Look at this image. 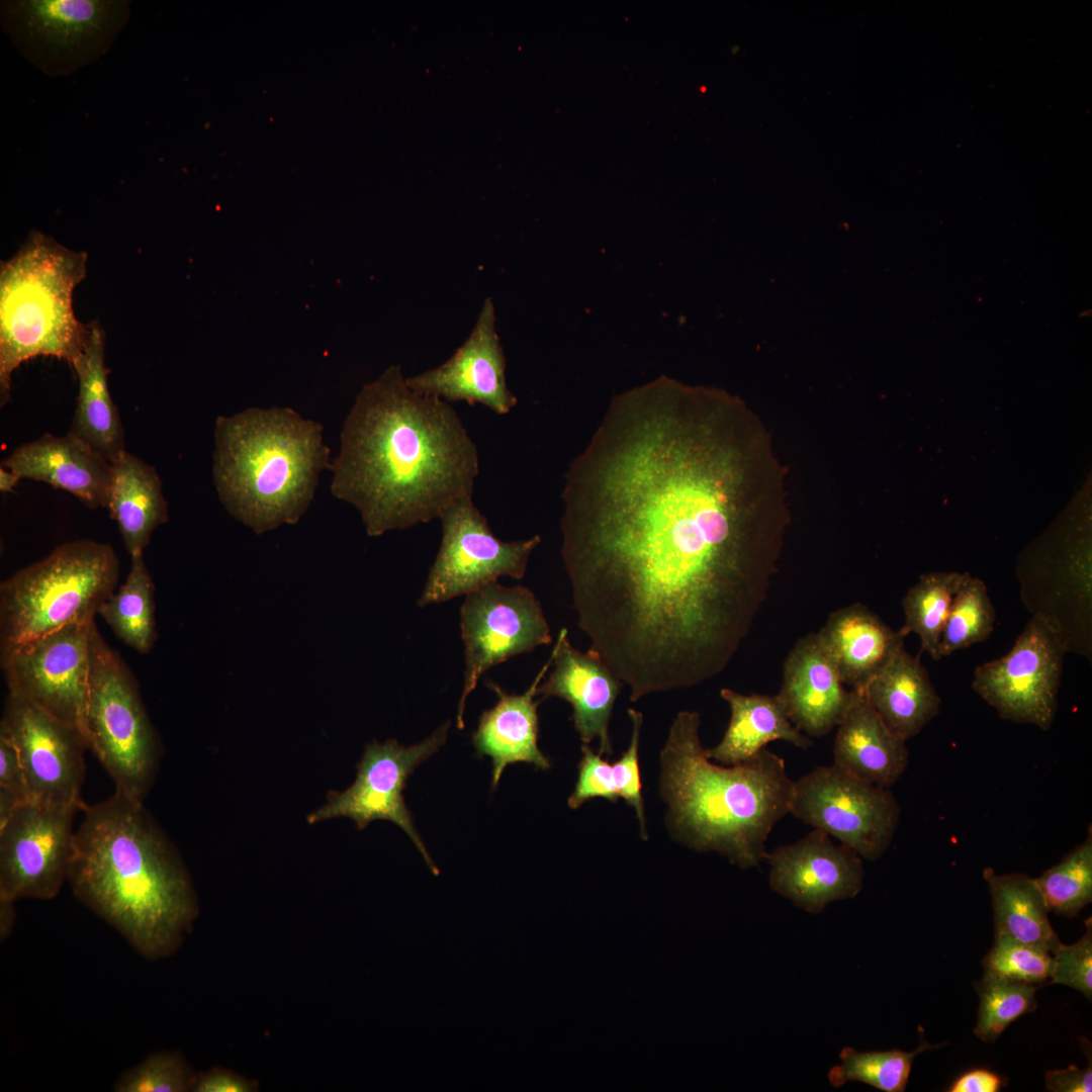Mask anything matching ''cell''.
<instances>
[{
  "label": "cell",
  "instance_id": "1",
  "mask_svg": "<svg viewBox=\"0 0 1092 1092\" xmlns=\"http://www.w3.org/2000/svg\"><path fill=\"white\" fill-rule=\"evenodd\" d=\"M759 422L662 376L613 398L562 491L579 629L636 702L721 673L750 632L789 523Z\"/></svg>",
  "mask_w": 1092,
  "mask_h": 1092
},
{
  "label": "cell",
  "instance_id": "2",
  "mask_svg": "<svg viewBox=\"0 0 1092 1092\" xmlns=\"http://www.w3.org/2000/svg\"><path fill=\"white\" fill-rule=\"evenodd\" d=\"M340 440L331 491L359 511L371 537L472 497L475 444L448 401L412 389L398 365L362 387Z\"/></svg>",
  "mask_w": 1092,
  "mask_h": 1092
},
{
  "label": "cell",
  "instance_id": "3",
  "mask_svg": "<svg viewBox=\"0 0 1092 1092\" xmlns=\"http://www.w3.org/2000/svg\"><path fill=\"white\" fill-rule=\"evenodd\" d=\"M69 871L76 898L148 961L174 954L199 908L190 875L144 802L86 805Z\"/></svg>",
  "mask_w": 1092,
  "mask_h": 1092
},
{
  "label": "cell",
  "instance_id": "4",
  "mask_svg": "<svg viewBox=\"0 0 1092 1092\" xmlns=\"http://www.w3.org/2000/svg\"><path fill=\"white\" fill-rule=\"evenodd\" d=\"M700 723L698 712H678L660 752L669 828L691 848L715 851L742 869L757 867L774 826L790 813L795 781L767 748L737 764L712 762Z\"/></svg>",
  "mask_w": 1092,
  "mask_h": 1092
},
{
  "label": "cell",
  "instance_id": "5",
  "mask_svg": "<svg viewBox=\"0 0 1092 1092\" xmlns=\"http://www.w3.org/2000/svg\"><path fill=\"white\" fill-rule=\"evenodd\" d=\"M323 430L289 407L217 417L212 475L229 514L256 534L297 523L332 467Z\"/></svg>",
  "mask_w": 1092,
  "mask_h": 1092
},
{
  "label": "cell",
  "instance_id": "6",
  "mask_svg": "<svg viewBox=\"0 0 1092 1092\" xmlns=\"http://www.w3.org/2000/svg\"><path fill=\"white\" fill-rule=\"evenodd\" d=\"M87 254L31 231L0 266V403L10 398L11 376L37 356L72 367L83 352L90 324L73 310L74 288L86 277Z\"/></svg>",
  "mask_w": 1092,
  "mask_h": 1092
},
{
  "label": "cell",
  "instance_id": "7",
  "mask_svg": "<svg viewBox=\"0 0 1092 1092\" xmlns=\"http://www.w3.org/2000/svg\"><path fill=\"white\" fill-rule=\"evenodd\" d=\"M118 578L119 560L110 544L75 540L59 545L1 582V651L70 624L93 622Z\"/></svg>",
  "mask_w": 1092,
  "mask_h": 1092
},
{
  "label": "cell",
  "instance_id": "8",
  "mask_svg": "<svg viewBox=\"0 0 1092 1092\" xmlns=\"http://www.w3.org/2000/svg\"><path fill=\"white\" fill-rule=\"evenodd\" d=\"M86 732L88 748L110 776L115 792L144 802L158 769L159 739L133 675L96 625Z\"/></svg>",
  "mask_w": 1092,
  "mask_h": 1092
},
{
  "label": "cell",
  "instance_id": "9",
  "mask_svg": "<svg viewBox=\"0 0 1092 1092\" xmlns=\"http://www.w3.org/2000/svg\"><path fill=\"white\" fill-rule=\"evenodd\" d=\"M124 0L2 1L0 19L18 52L48 76L70 75L106 54L128 21Z\"/></svg>",
  "mask_w": 1092,
  "mask_h": 1092
},
{
  "label": "cell",
  "instance_id": "10",
  "mask_svg": "<svg viewBox=\"0 0 1092 1092\" xmlns=\"http://www.w3.org/2000/svg\"><path fill=\"white\" fill-rule=\"evenodd\" d=\"M790 813L867 860L878 859L888 849L900 819L899 804L888 789L833 763L795 781Z\"/></svg>",
  "mask_w": 1092,
  "mask_h": 1092
},
{
  "label": "cell",
  "instance_id": "11",
  "mask_svg": "<svg viewBox=\"0 0 1092 1092\" xmlns=\"http://www.w3.org/2000/svg\"><path fill=\"white\" fill-rule=\"evenodd\" d=\"M94 626V621L70 624L1 651V666L9 694L30 702L76 729L86 743Z\"/></svg>",
  "mask_w": 1092,
  "mask_h": 1092
},
{
  "label": "cell",
  "instance_id": "12",
  "mask_svg": "<svg viewBox=\"0 0 1092 1092\" xmlns=\"http://www.w3.org/2000/svg\"><path fill=\"white\" fill-rule=\"evenodd\" d=\"M1067 648L1060 632L1034 615L1008 653L976 667L972 688L1001 718L1049 730Z\"/></svg>",
  "mask_w": 1092,
  "mask_h": 1092
},
{
  "label": "cell",
  "instance_id": "13",
  "mask_svg": "<svg viewBox=\"0 0 1092 1092\" xmlns=\"http://www.w3.org/2000/svg\"><path fill=\"white\" fill-rule=\"evenodd\" d=\"M439 519L441 545L418 600L419 607L466 596L500 576L523 578L529 557L541 542L538 535L512 542L499 540L472 497L455 502Z\"/></svg>",
  "mask_w": 1092,
  "mask_h": 1092
},
{
  "label": "cell",
  "instance_id": "14",
  "mask_svg": "<svg viewBox=\"0 0 1092 1092\" xmlns=\"http://www.w3.org/2000/svg\"><path fill=\"white\" fill-rule=\"evenodd\" d=\"M449 728L447 721L425 740L408 747L395 739L367 744L357 764L355 782L343 792L329 793L327 802L307 816V822L345 817L353 820L358 829H364L375 820L390 821L408 835L431 872L438 876L439 870L415 827L403 790L416 767L445 743Z\"/></svg>",
  "mask_w": 1092,
  "mask_h": 1092
},
{
  "label": "cell",
  "instance_id": "15",
  "mask_svg": "<svg viewBox=\"0 0 1092 1092\" xmlns=\"http://www.w3.org/2000/svg\"><path fill=\"white\" fill-rule=\"evenodd\" d=\"M465 670L456 725L464 728L465 703L489 668L552 641L539 600L526 586L497 581L468 595L460 609Z\"/></svg>",
  "mask_w": 1092,
  "mask_h": 1092
},
{
  "label": "cell",
  "instance_id": "16",
  "mask_svg": "<svg viewBox=\"0 0 1092 1092\" xmlns=\"http://www.w3.org/2000/svg\"><path fill=\"white\" fill-rule=\"evenodd\" d=\"M77 811L26 801L0 825V899L51 900L60 893L74 853Z\"/></svg>",
  "mask_w": 1092,
  "mask_h": 1092
},
{
  "label": "cell",
  "instance_id": "17",
  "mask_svg": "<svg viewBox=\"0 0 1092 1092\" xmlns=\"http://www.w3.org/2000/svg\"><path fill=\"white\" fill-rule=\"evenodd\" d=\"M0 730L18 751L29 801L84 809L83 754L88 746L79 731L11 694L6 699Z\"/></svg>",
  "mask_w": 1092,
  "mask_h": 1092
},
{
  "label": "cell",
  "instance_id": "18",
  "mask_svg": "<svg viewBox=\"0 0 1092 1092\" xmlns=\"http://www.w3.org/2000/svg\"><path fill=\"white\" fill-rule=\"evenodd\" d=\"M764 860L769 866V887L809 913L854 898L863 885L861 857L818 829L767 852Z\"/></svg>",
  "mask_w": 1092,
  "mask_h": 1092
},
{
  "label": "cell",
  "instance_id": "19",
  "mask_svg": "<svg viewBox=\"0 0 1092 1092\" xmlns=\"http://www.w3.org/2000/svg\"><path fill=\"white\" fill-rule=\"evenodd\" d=\"M417 392L446 401L480 403L506 415L517 398L506 381V357L495 330V312L487 298L476 324L455 353L440 366L406 378Z\"/></svg>",
  "mask_w": 1092,
  "mask_h": 1092
},
{
  "label": "cell",
  "instance_id": "20",
  "mask_svg": "<svg viewBox=\"0 0 1092 1092\" xmlns=\"http://www.w3.org/2000/svg\"><path fill=\"white\" fill-rule=\"evenodd\" d=\"M567 635L565 628L559 632L552 649L553 669L539 685L537 695L568 702L581 742L589 744L598 739L600 754L610 756L613 749L609 723L622 681L597 653L575 649Z\"/></svg>",
  "mask_w": 1092,
  "mask_h": 1092
},
{
  "label": "cell",
  "instance_id": "21",
  "mask_svg": "<svg viewBox=\"0 0 1092 1092\" xmlns=\"http://www.w3.org/2000/svg\"><path fill=\"white\" fill-rule=\"evenodd\" d=\"M854 693L843 688L817 633H809L787 655L777 696L798 730L807 736L822 737L837 727Z\"/></svg>",
  "mask_w": 1092,
  "mask_h": 1092
},
{
  "label": "cell",
  "instance_id": "22",
  "mask_svg": "<svg viewBox=\"0 0 1092 1092\" xmlns=\"http://www.w3.org/2000/svg\"><path fill=\"white\" fill-rule=\"evenodd\" d=\"M20 480L44 482L66 490L89 509L107 505L111 463L83 440L68 432L43 434L17 446L1 462Z\"/></svg>",
  "mask_w": 1092,
  "mask_h": 1092
},
{
  "label": "cell",
  "instance_id": "23",
  "mask_svg": "<svg viewBox=\"0 0 1092 1092\" xmlns=\"http://www.w3.org/2000/svg\"><path fill=\"white\" fill-rule=\"evenodd\" d=\"M552 662L553 651L531 686L521 695L508 694L490 679L486 680V686L496 694L497 703L481 714L472 742L478 755H487L492 760V789L497 788L509 764L526 762L540 769L551 766L550 759L538 746L537 708L540 700L534 701V698Z\"/></svg>",
  "mask_w": 1092,
  "mask_h": 1092
},
{
  "label": "cell",
  "instance_id": "24",
  "mask_svg": "<svg viewBox=\"0 0 1092 1092\" xmlns=\"http://www.w3.org/2000/svg\"><path fill=\"white\" fill-rule=\"evenodd\" d=\"M817 635L841 681L860 692L904 647L902 634L859 603L831 613Z\"/></svg>",
  "mask_w": 1092,
  "mask_h": 1092
},
{
  "label": "cell",
  "instance_id": "25",
  "mask_svg": "<svg viewBox=\"0 0 1092 1092\" xmlns=\"http://www.w3.org/2000/svg\"><path fill=\"white\" fill-rule=\"evenodd\" d=\"M854 691L837 725L833 764L863 782L888 789L908 765L906 742L887 727L862 692Z\"/></svg>",
  "mask_w": 1092,
  "mask_h": 1092
},
{
  "label": "cell",
  "instance_id": "26",
  "mask_svg": "<svg viewBox=\"0 0 1092 1092\" xmlns=\"http://www.w3.org/2000/svg\"><path fill=\"white\" fill-rule=\"evenodd\" d=\"M72 368L78 395L69 432L112 463L125 451L124 431L108 387L105 333L98 322L90 323L87 344Z\"/></svg>",
  "mask_w": 1092,
  "mask_h": 1092
},
{
  "label": "cell",
  "instance_id": "27",
  "mask_svg": "<svg viewBox=\"0 0 1092 1092\" xmlns=\"http://www.w3.org/2000/svg\"><path fill=\"white\" fill-rule=\"evenodd\" d=\"M861 692L887 727L905 742L939 713L941 701L927 671L904 647Z\"/></svg>",
  "mask_w": 1092,
  "mask_h": 1092
},
{
  "label": "cell",
  "instance_id": "28",
  "mask_svg": "<svg viewBox=\"0 0 1092 1092\" xmlns=\"http://www.w3.org/2000/svg\"><path fill=\"white\" fill-rule=\"evenodd\" d=\"M106 509L130 556L144 553L153 532L168 521V503L156 469L126 450L111 463Z\"/></svg>",
  "mask_w": 1092,
  "mask_h": 1092
},
{
  "label": "cell",
  "instance_id": "29",
  "mask_svg": "<svg viewBox=\"0 0 1092 1092\" xmlns=\"http://www.w3.org/2000/svg\"><path fill=\"white\" fill-rule=\"evenodd\" d=\"M720 696L731 716L721 741L705 749L708 758L733 765L751 758L771 741H786L802 749L813 745L790 721L777 695H742L724 688Z\"/></svg>",
  "mask_w": 1092,
  "mask_h": 1092
},
{
  "label": "cell",
  "instance_id": "30",
  "mask_svg": "<svg viewBox=\"0 0 1092 1092\" xmlns=\"http://www.w3.org/2000/svg\"><path fill=\"white\" fill-rule=\"evenodd\" d=\"M983 877L991 895L995 934L1052 951L1060 939L1034 878L998 875L992 868H986Z\"/></svg>",
  "mask_w": 1092,
  "mask_h": 1092
},
{
  "label": "cell",
  "instance_id": "31",
  "mask_svg": "<svg viewBox=\"0 0 1092 1092\" xmlns=\"http://www.w3.org/2000/svg\"><path fill=\"white\" fill-rule=\"evenodd\" d=\"M130 557V569L124 583L101 605L98 615L124 644L146 654L157 638L155 587L144 553Z\"/></svg>",
  "mask_w": 1092,
  "mask_h": 1092
},
{
  "label": "cell",
  "instance_id": "32",
  "mask_svg": "<svg viewBox=\"0 0 1092 1092\" xmlns=\"http://www.w3.org/2000/svg\"><path fill=\"white\" fill-rule=\"evenodd\" d=\"M965 574L940 572L922 575L902 600L903 637L915 633L921 649L938 660V647L951 604Z\"/></svg>",
  "mask_w": 1092,
  "mask_h": 1092
},
{
  "label": "cell",
  "instance_id": "33",
  "mask_svg": "<svg viewBox=\"0 0 1092 1092\" xmlns=\"http://www.w3.org/2000/svg\"><path fill=\"white\" fill-rule=\"evenodd\" d=\"M1034 881L1050 911L1075 917L1092 901V830L1057 864Z\"/></svg>",
  "mask_w": 1092,
  "mask_h": 1092
},
{
  "label": "cell",
  "instance_id": "34",
  "mask_svg": "<svg viewBox=\"0 0 1092 1092\" xmlns=\"http://www.w3.org/2000/svg\"><path fill=\"white\" fill-rule=\"evenodd\" d=\"M933 1048L921 1042L913 1052L900 1050L857 1052L843 1048L840 1064L830 1069L828 1079L833 1087L858 1081L885 1092H903L908 1083L913 1061L920 1053Z\"/></svg>",
  "mask_w": 1092,
  "mask_h": 1092
},
{
  "label": "cell",
  "instance_id": "35",
  "mask_svg": "<svg viewBox=\"0 0 1092 1092\" xmlns=\"http://www.w3.org/2000/svg\"><path fill=\"white\" fill-rule=\"evenodd\" d=\"M994 622L995 611L985 583L965 574L942 631L938 659L987 640Z\"/></svg>",
  "mask_w": 1092,
  "mask_h": 1092
},
{
  "label": "cell",
  "instance_id": "36",
  "mask_svg": "<svg viewBox=\"0 0 1092 1092\" xmlns=\"http://www.w3.org/2000/svg\"><path fill=\"white\" fill-rule=\"evenodd\" d=\"M980 1004L974 1033L994 1042L1016 1019L1033 1012L1037 987L1009 978L986 974L975 984Z\"/></svg>",
  "mask_w": 1092,
  "mask_h": 1092
},
{
  "label": "cell",
  "instance_id": "37",
  "mask_svg": "<svg viewBox=\"0 0 1092 1092\" xmlns=\"http://www.w3.org/2000/svg\"><path fill=\"white\" fill-rule=\"evenodd\" d=\"M196 1073L178 1051H159L123 1072L113 1084L116 1092H188Z\"/></svg>",
  "mask_w": 1092,
  "mask_h": 1092
},
{
  "label": "cell",
  "instance_id": "38",
  "mask_svg": "<svg viewBox=\"0 0 1092 1092\" xmlns=\"http://www.w3.org/2000/svg\"><path fill=\"white\" fill-rule=\"evenodd\" d=\"M982 963L986 974L1036 986L1050 979L1052 953L1044 948L995 934L994 944Z\"/></svg>",
  "mask_w": 1092,
  "mask_h": 1092
},
{
  "label": "cell",
  "instance_id": "39",
  "mask_svg": "<svg viewBox=\"0 0 1092 1092\" xmlns=\"http://www.w3.org/2000/svg\"><path fill=\"white\" fill-rule=\"evenodd\" d=\"M1084 935L1073 944L1059 941L1052 949L1049 982L1069 986L1092 998V920L1085 921Z\"/></svg>",
  "mask_w": 1092,
  "mask_h": 1092
},
{
  "label": "cell",
  "instance_id": "40",
  "mask_svg": "<svg viewBox=\"0 0 1092 1092\" xmlns=\"http://www.w3.org/2000/svg\"><path fill=\"white\" fill-rule=\"evenodd\" d=\"M627 713L632 723L630 744L627 750L612 764V766L619 795L635 810L640 825V836L643 839H647L648 836L641 793L642 786L638 759L643 715L640 711L633 708H629Z\"/></svg>",
  "mask_w": 1092,
  "mask_h": 1092
},
{
  "label": "cell",
  "instance_id": "41",
  "mask_svg": "<svg viewBox=\"0 0 1092 1092\" xmlns=\"http://www.w3.org/2000/svg\"><path fill=\"white\" fill-rule=\"evenodd\" d=\"M582 757L578 764V778L575 788L568 798L571 809H577L594 798H604L613 803L620 795L616 786L612 764L600 753H595L587 745L581 746Z\"/></svg>",
  "mask_w": 1092,
  "mask_h": 1092
},
{
  "label": "cell",
  "instance_id": "42",
  "mask_svg": "<svg viewBox=\"0 0 1092 1092\" xmlns=\"http://www.w3.org/2000/svg\"><path fill=\"white\" fill-rule=\"evenodd\" d=\"M0 794L19 803L29 801V793L18 751L10 737L0 730Z\"/></svg>",
  "mask_w": 1092,
  "mask_h": 1092
},
{
  "label": "cell",
  "instance_id": "43",
  "mask_svg": "<svg viewBox=\"0 0 1092 1092\" xmlns=\"http://www.w3.org/2000/svg\"><path fill=\"white\" fill-rule=\"evenodd\" d=\"M259 1082L223 1067L197 1072L191 1092H254Z\"/></svg>",
  "mask_w": 1092,
  "mask_h": 1092
},
{
  "label": "cell",
  "instance_id": "44",
  "mask_svg": "<svg viewBox=\"0 0 1092 1092\" xmlns=\"http://www.w3.org/2000/svg\"><path fill=\"white\" fill-rule=\"evenodd\" d=\"M1045 1087L1046 1090L1052 1092H1091V1062L1084 1069L1072 1065L1064 1070L1048 1071L1045 1073Z\"/></svg>",
  "mask_w": 1092,
  "mask_h": 1092
},
{
  "label": "cell",
  "instance_id": "45",
  "mask_svg": "<svg viewBox=\"0 0 1092 1092\" xmlns=\"http://www.w3.org/2000/svg\"><path fill=\"white\" fill-rule=\"evenodd\" d=\"M1005 1085L997 1073L986 1069H974L962 1074L948 1087L949 1092H998Z\"/></svg>",
  "mask_w": 1092,
  "mask_h": 1092
},
{
  "label": "cell",
  "instance_id": "46",
  "mask_svg": "<svg viewBox=\"0 0 1092 1092\" xmlns=\"http://www.w3.org/2000/svg\"><path fill=\"white\" fill-rule=\"evenodd\" d=\"M14 902L0 899V934L1 938L9 935L14 922Z\"/></svg>",
  "mask_w": 1092,
  "mask_h": 1092
},
{
  "label": "cell",
  "instance_id": "47",
  "mask_svg": "<svg viewBox=\"0 0 1092 1092\" xmlns=\"http://www.w3.org/2000/svg\"><path fill=\"white\" fill-rule=\"evenodd\" d=\"M19 481L20 479L13 472L0 467V491L2 493L11 492Z\"/></svg>",
  "mask_w": 1092,
  "mask_h": 1092
}]
</instances>
